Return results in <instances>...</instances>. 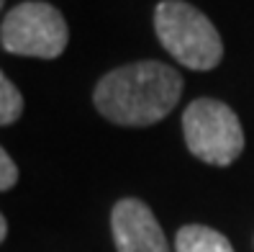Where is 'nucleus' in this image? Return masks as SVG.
<instances>
[{"label": "nucleus", "instance_id": "nucleus-4", "mask_svg": "<svg viewBox=\"0 0 254 252\" xmlns=\"http://www.w3.org/2000/svg\"><path fill=\"white\" fill-rule=\"evenodd\" d=\"M69 28L64 16L49 3H21L0 26V44L10 54L54 59L64 52Z\"/></svg>", "mask_w": 254, "mask_h": 252}, {"label": "nucleus", "instance_id": "nucleus-6", "mask_svg": "<svg viewBox=\"0 0 254 252\" xmlns=\"http://www.w3.org/2000/svg\"><path fill=\"white\" fill-rule=\"evenodd\" d=\"M175 252H234V247L221 232L211 227L188 224L175 237Z\"/></svg>", "mask_w": 254, "mask_h": 252}, {"label": "nucleus", "instance_id": "nucleus-7", "mask_svg": "<svg viewBox=\"0 0 254 252\" xmlns=\"http://www.w3.org/2000/svg\"><path fill=\"white\" fill-rule=\"evenodd\" d=\"M23 113V95L3 72H0V126L18 121Z\"/></svg>", "mask_w": 254, "mask_h": 252}, {"label": "nucleus", "instance_id": "nucleus-5", "mask_svg": "<svg viewBox=\"0 0 254 252\" xmlns=\"http://www.w3.org/2000/svg\"><path fill=\"white\" fill-rule=\"evenodd\" d=\"M111 229L118 252H170L157 216L139 198H121L113 206Z\"/></svg>", "mask_w": 254, "mask_h": 252}, {"label": "nucleus", "instance_id": "nucleus-10", "mask_svg": "<svg viewBox=\"0 0 254 252\" xmlns=\"http://www.w3.org/2000/svg\"><path fill=\"white\" fill-rule=\"evenodd\" d=\"M3 3H5V0H0V8H3Z\"/></svg>", "mask_w": 254, "mask_h": 252}, {"label": "nucleus", "instance_id": "nucleus-9", "mask_svg": "<svg viewBox=\"0 0 254 252\" xmlns=\"http://www.w3.org/2000/svg\"><path fill=\"white\" fill-rule=\"evenodd\" d=\"M8 237V221H5V216L0 214V245H3V240Z\"/></svg>", "mask_w": 254, "mask_h": 252}, {"label": "nucleus", "instance_id": "nucleus-1", "mask_svg": "<svg viewBox=\"0 0 254 252\" xmlns=\"http://www.w3.org/2000/svg\"><path fill=\"white\" fill-rule=\"evenodd\" d=\"M183 95V75L157 59L106 72L93 93L103 118L116 126H152L167 118Z\"/></svg>", "mask_w": 254, "mask_h": 252}, {"label": "nucleus", "instance_id": "nucleus-3", "mask_svg": "<svg viewBox=\"0 0 254 252\" xmlns=\"http://www.w3.org/2000/svg\"><path fill=\"white\" fill-rule=\"evenodd\" d=\"M183 134L198 160L226 168L244 152V129L234 108L216 98H198L183 111Z\"/></svg>", "mask_w": 254, "mask_h": 252}, {"label": "nucleus", "instance_id": "nucleus-2", "mask_svg": "<svg viewBox=\"0 0 254 252\" xmlns=\"http://www.w3.org/2000/svg\"><path fill=\"white\" fill-rule=\"evenodd\" d=\"M154 31L164 49L188 70H213L223 59V41L203 10L185 0H162L154 10Z\"/></svg>", "mask_w": 254, "mask_h": 252}, {"label": "nucleus", "instance_id": "nucleus-8", "mask_svg": "<svg viewBox=\"0 0 254 252\" xmlns=\"http://www.w3.org/2000/svg\"><path fill=\"white\" fill-rule=\"evenodd\" d=\"M18 183V168L10 160V155L0 147V190H10Z\"/></svg>", "mask_w": 254, "mask_h": 252}]
</instances>
